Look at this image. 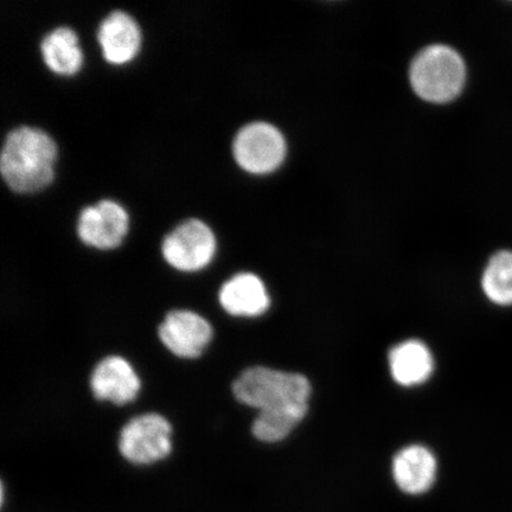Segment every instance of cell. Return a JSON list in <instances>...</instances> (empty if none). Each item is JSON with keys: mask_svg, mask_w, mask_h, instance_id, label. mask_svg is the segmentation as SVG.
<instances>
[{"mask_svg": "<svg viewBox=\"0 0 512 512\" xmlns=\"http://www.w3.org/2000/svg\"><path fill=\"white\" fill-rule=\"evenodd\" d=\"M41 50L47 66L55 73L72 75L82 66L78 36L70 28L61 27L49 32L42 41Z\"/></svg>", "mask_w": 512, "mask_h": 512, "instance_id": "15", "label": "cell"}, {"mask_svg": "<svg viewBox=\"0 0 512 512\" xmlns=\"http://www.w3.org/2000/svg\"><path fill=\"white\" fill-rule=\"evenodd\" d=\"M98 40L107 61L125 63L133 59L142 44V32L124 11H113L101 22Z\"/></svg>", "mask_w": 512, "mask_h": 512, "instance_id": "12", "label": "cell"}, {"mask_svg": "<svg viewBox=\"0 0 512 512\" xmlns=\"http://www.w3.org/2000/svg\"><path fill=\"white\" fill-rule=\"evenodd\" d=\"M233 151L242 169L253 174H266L283 163L286 144L283 134L271 124L253 123L240 130Z\"/></svg>", "mask_w": 512, "mask_h": 512, "instance_id": "6", "label": "cell"}, {"mask_svg": "<svg viewBox=\"0 0 512 512\" xmlns=\"http://www.w3.org/2000/svg\"><path fill=\"white\" fill-rule=\"evenodd\" d=\"M483 290L492 303L512 305V252L495 254L483 274Z\"/></svg>", "mask_w": 512, "mask_h": 512, "instance_id": "16", "label": "cell"}, {"mask_svg": "<svg viewBox=\"0 0 512 512\" xmlns=\"http://www.w3.org/2000/svg\"><path fill=\"white\" fill-rule=\"evenodd\" d=\"M393 379L403 387H413L430 379L433 357L420 341H407L396 345L389 354Z\"/></svg>", "mask_w": 512, "mask_h": 512, "instance_id": "13", "label": "cell"}, {"mask_svg": "<svg viewBox=\"0 0 512 512\" xmlns=\"http://www.w3.org/2000/svg\"><path fill=\"white\" fill-rule=\"evenodd\" d=\"M235 399L261 409L291 402H309L311 384L304 375L266 367L248 368L233 383Z\"/></svg>", "mask_w": 512, "mask_h": 512, "instance_id": "2", "label": "cell"}, {"mask_svg": "<svg viewBox=\"0 0 512 512\" xmlns=\"http://www.w3.org/2000/svg\"><path fill=\"white\" fill-rule=\"evenodd\" d=\"M309 411L307 402H291L261 409L256 416L252 433L264 443H278L297 427Z\"/></svg>", "mask_w": 512, "mask_h": 512, "instance_id": "14", "label": "cell"}, {"mask_svg": "<svg viewBox=\"0 0 512 512\" xmlns=\"http://www.w3.org/2000/svg\"><path fill=\"white\" fill-rule=\"evenodd\" d=\"M56 156V144L48 133L36 127H18L5 139L0 171L12 190L37 191L53 181Z\"/></svg>", "mask_w": 512, "mask_h": 512, "instance_id": "1", "label": "cell"}, {"mask_svg": "<svg viewBox=\"0 0 512 512\" xmlns=\"http://www.w3.org/2000/svg\"><path fill=\"white\" fill-rule=\"evenodd\" d=\"M91 388L96 399L123 406L136 400L142 383L125 358L110 356L95 367Z\"/></svg>", "mask_w": 512, "mask_h": 512, "instance_id": "9", "label": "cell"}, {"mask_svg": "<svg viewBox=\"0 0 512 512\" xmlns=\"http://www.w3.org/2000/svg\"><path fill=\"white\" fill-rule=\"evenodd\" d=\"M465 64L450 47L432 46L415 57L411 82L420 98L431 102H447L462 92L465 83Z\"/></svg>", "mask_w": 512, "mask_h": 512, "instance_id": "3", "label": "cell"}, {"mask_svg": "<svg viewBox=\"0 0 512 512\" xmlns=\"http://www.w3.org/2000/svg\"><path fill=\"white\" fill-rule=\"evenodd\" d=\"M220 304L236 317H258L271 305L265 284L252 273H240L221 287Z\"/></svg>", "mask_w": 512, "mask_h": 512, "instance_id": "11", "label": "cell"}, {"mask_svg": "<svg viewBox=\"0 0 512 512\" xmlns=\"http://www.w3.org/2000/svg\"><path fill=\"white\" fill-rule=\"evenodd\" d=\"M393 478L403 494H427L437 482L438 463L428 448L419 445L403 448L393 459Z\"/></svg>", "mask_w": 512, "mask_h": 512, "instance_id": "10", "label": "cell"}, {"mask_svg": "<svg viewBox=\"0 0 512 512\" xmlns=\"http://www.w3.org/2000/svg\"><path fill=\"white\" fill-rule=\"evenodd\" d=\"M128 230V215L117 202L104 200L81 211L80 239L88 246L112 249L123 242Z\"/></svg>", "mask_w": 512, "mask_h": 512, "instance_id": "8", "label": "cell"}, {"mask_svg": "<svg viewBox=\"0 0 512 512\" xmlns=\"http://www.w3.org/2000/svg\"><path fill=\"white\" fill-rule=\"evenodd\" d=\"M162 249L165 260L172 267L183 272H196L213 260L216 239L206 223L191 219L166 235Z\"/></svg>", "mask_w": 512, "mask_h": 512, "instance_id": "5", "label": "cell"}, {"mask_svg": "<svg viewBox=\"0 0 512 512\" xmlns=\"http://www.w3.org/2000/svg\"><path fill=\"white\" fill-rule=\"evenodd\" d=\"M160 341L172 354L191 360L200 357L213 338V328L207 319L187 310L168 313L159 325Z\"/></svg>", "mask_w": 512, "mask_h": 512, "instance_id": "7", "label": "cell"}, {"mask_svg": "<svg viewBox=\"0 0 512 512\" xmlns=\"http://www.w3.org/2000/svg\"><path fill=\"white\" fill-rule=\"evenodd\" d=\"M172 427L164 416L149 413L132 419L123 428L119 451L127 462L150 465L169 457Z\"/></svg>", "mask_w": 512, "mask_h": 512, "instance_id": "4", "label": "cell"}]
</instances>
